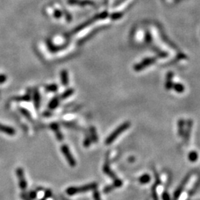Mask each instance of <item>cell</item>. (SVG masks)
Wrapping results in <instances>:
<instances>
[{
    "mask_svg": "<svg viewBox=\"0 0 200 200\" xmlns=\"http://www.w3.org/2000/svg\"><path fill=\"white\" fill-rule=\"evenodd\" d=\"M97 188V185L96 183H92L82 187H70L66 190V193L68 195H74L76 194H80V193H84L89 191L90 190H94Z\"/></svg>",
    "mask_w": 200,
    "mask_h": 200,
    "instance_id": "cell-1",
    "label": "cell"
},
{
    "mask_svg": "<svg viewBox=\"0 0 200 200\" xmlns=\"http://www.w3.org/2000/svg\"><path fill=\"white\" fill-rule=\"evenodd\" d=\"M130 122H127L123 123L122 125H121L120 126L118 127V128H116L108 138H107L106 141H105V144L106 145L111 144L113 142H114V140L118 137V136L120 135V134L124 131V130H127V129L130 127Z\"/></svg>",
    "mask_w": 200,
    "mask_h": 200,
    "instance_id": "cell-2",
    "label": "cell"
},
{
    "mask_svg": "<svg viewBox=\"0 0 200 200\" xmlns=\"http://www.w3.org/2000/svg\"><path fill=\"white\" fill-rule=\"evenodd\" d=\"M61 150H62V154H64L65 159H67V161H68V162L69 163V165L72 167L75 166L76 160L74 159V156H72L71 153L70 152V150H69L68 147L67 146V145H62L61 148Z\"/></svg>",
    "mask_w": 200,
    "mask_h": 200,
    "instance_id": "cell-3",
    "label": "cell"
},
{
    "mask_svg": "<svg viewBox=\"0 0 200 200\" xmlns=\"http://www.w3.org/2000/svg\"><path fill=\"white\" fill-rule=\"evenodd\" d=\"M16 176L19 179V188L22 190H26L27 188V182L24 176V171L21 168H18L16 170Z\"/></svg>",
    "mask_w": 200,
    "mask_h": 200,
    "instance_id": "cell-4",
    "label": "cell"
},
{
    "mask_svg": "<svg viewBox=\"0 0 200 200\" xmlns=\"http://www.w3.org/2000/svg\"><path fill=\"white\" fill-rule=\"evenodd\" d=\"M154 62V59H145L144 61H142L141 63H139V64L136 65L135 67H134V69H135V70H142L143 68H145V67L148 66V65L152 64Z\"/></svg>",
    "mask_w": 200,
    "mask_h": 200,
    "instance_id": "cell-5",
    "label": "cell"
},
{
    "mask_svg": "<svg viewBox=\"0 0 200 200\" xmlns=\"http://www.w3.org/2000/svg\"><path fill=\"white\" fill-rule=\"evenodd\" d=\"M0 131L5 133V134H8V135H15L16 131L14 128H10V127L8 126H5L4 125L0 124Z\"/></svg>",
    "mask_w": 200,
    "mask_h": 200,
    "instance_id": "cell-6",
    "label": "cell"
},
{
    "mask_svg": "<svg viewBox=\"0 0 200 200\" xmlns=\"http://www.w3.org/2000/svg\"><path fill=\"white\" fill-rule=\"evenodd\" d=\"M60 76H61V81L62 85L64 86H67L68 85V72L66 70H62L60 74Z\"/></svg>",
    "mask_w": 200,
    "mask_h": 200,
    "instance_id": "cell-7",
    "label": "cell"
},
{
    "mask_svg": "<svg viewBox=\"0 0 200 200\" xmlns=\"http://www.w3.org/2000/svg\"><path fill=\"white\" fill-rule=\"evenodd\" d=\"M50 128H51L53 130L55 131V134H56V138H57V139L59 140V141H62V140L63 139V136H62V135L61 132H59V126H58L56 124H52L51 126H50Z\"/></svg>",
    "mask_w": 200,
    "mask_h": 200,
    "instance_id": "cell-8",
    "label": "cell"
},
{
    "mask_svg": "<svg viewBox=\"0 0 200 200\" xmlns=\"http://www.w3.org/2000/svg\"><path fill=\"white\" fill-rule=\"evenodd\" d=\"M58 105H59V99H58V98H54V99L50 101L48 107L49 108L53 110V109H55L56 107L58 106Z\"/></svg>",
    "mask_w": 200,
    "mask_h": 200,
    "instance_id": "cell-9",
    "label": "cell"
},
{
    "mask_svg": "<svg viewBox=\"0 0 200 200\" xmlns=\"http://www.w3.org/2000/svg\"><path fill=\"white\" fill-rule=\"evenodd\" d=\"M74 89H68V90H66V91L64 92L62 94V95L61 96V99H67V98L69 97L70 96H71L73 94H74Z\"/></svg>",
    "mask_w": 200,
    "mask_h": 200,
    "instance_id": "cell-10",
    "label": "cell"
},
{
    "mask_svg": "<svg viewBox=\"0 0 200 200\" xmlns=\"http://www.w3.org/2000/svg\"><path fill=\"white\" fill-rule=\"evenodd\" d=\"M34 102H35V106L36 108H39L40 104V99H39V94L38 91L34 92Z\"/></svg>",
    "mask_w": 200,
    "mask_h": 200,
    "instance_id": "cell-11",
    "label": "cell"
},
{
    "mask_svg": "<svg viewBox=\"0 0 200 200\" xmlns=\"http://www.w3.org/2000/svg\"><path fill=\"white\" fill-rule=\"evenodd\" d=\"M57 89H58L57 85L55 84L48 85V86L46 87V90L47 91H49V92H55L57 90Z\"/></svg>",
    "mask_w": 200,
    "mask_h": 200,
    "instance_id": "cell-12",
    "label": "cell"
},
{
    "mask_svg": "<svg viewBox=\"0 0 200 200\" xmlns=\"http://www.w3.org/2000/svg\"><path fill=\"white\" fill-rule=\"evenodd\" d=\"M148 181H149V176L148 175H145L140 178V182L142 183H146L148 182Z\"/></svg>",
    "mask_w": 200,
    "mask_h": 200,
    "instance_id": "cell-13",
    "label": "cell"
},
{
    "mask_svg": "<svg viewBox=\"0 0 200 200\" xmlns=\"http://www.w3.org/2000/svg\"><path fill=\"white\" fill-rule=\"evenodd\" d=\"M91 134H92V139L94 140V142L97 141V136H96V133L95 132V130H94V128H92L91 129Z\"/></svg>",
    "mask_w": 200,
    "mask_h": 200,
    "instance_id": "cell-14",
    "label": "cell"
},
{
    "mask_svg": "<svg viewBox=\"0 0 200 200\" xmlns=\"http://www.w3.org/2000/svg\"><path fill=\"white\" fill-rule=\"evenodd\" d=\"M94 200H101V198H100L99 194L97 190H95L94 193Z\"/></svg>",
    "mask_w": 200,
    "mask_h": 200,
    "instance_id": "cell-15",
    "label": "cell"
},
{
    "mask_svg": "<svg viewBox=\"0 0 200 200\" xmlns=\"http://www.w3.org/2000/svg\"><path fill=\"white\" fill-rule=\"evenodd\" d=\"M21 112L22 113L23 115H25L26 117H28L30 119V114H29V112L27 110H25V109H21Z\"/></svg>",
    "mask_w": 200,
    "mask_h": 200,
    "instance_id": "cell-16",
    "label": "cell"
},
{
    "mask_svg": "<svg viewBox=\"0 0 200 200\" xmlns=\"http://www.w3.org/2000/svg\"><path fill=\"white\" fill-rule=\"evenodd\" d=\"M122 16V14H121V13H116V14H114V15L112 16V19H119L120 17H121V16Z\"/></svg>",
    "mask_w": 200,
    "mask_h": 200,
    "instance_id": "cell-17",
    "label": "cell"
},
{
    "mask_svg": "<svg viewBox=\"0 0 200 200\" xmlns=\"http://www.w3.org/2000/svg\"><path fill=\"white\" fill-rule=\"evenodd\" d=\"M36 192H34V191H31L30 193V194H29V196H28V197L30 198V199H34L36 198Z\"/></svg>",
    "mask_w": 200,
    "mask_h": 200,
    "instance_id": "cell-18",
    "label": "cell"
},
{
    "mask_svg": "<svg viewBox=\"0 0 200 200\" xmlns=\"http://www.w3.org/2000/svg\"><path fill=\"white\" fill-rule=\"evenodd\" d=\"M21 196H22V199L23 200H30V198L27 196L26 193H25V192H23L22 194H21Z\"/></svg>",
    "mask_w": 200,
    "mask_h": 200,
    "instance_id": "cell-19",
    "label": "cell"
},
{
    "mask_svg": "<svg viewBox=\"0 0 200 200\" xmlns=\"http://www.w3.org/2000/svg\"><path fill=\"white\" fill-rule=\"evenodd\" d=\"M90 144V138H87V139H85V141L84 142V145L85 147H88Z\"/></svg>",
    "mask_w": 200,
    "mask_h": 200,
    "instance_id": "cell-20",
    "label": "cell"
},
{
    "mask_svg": "<svg viewBox=\"0 0 200 200\" xmlns=\"http://www.w3.org/2000/svg\"><path fill=\"white\" fill-rule=\"evenodd\" d=\"M6 81V76L5 75H0V83H3Z\"/></svg>",
    "mask_w": 200,
    "mask_h": 200,
    "instance_id": "cell-21",
    "label": "cell"
},
{
    "mask_svg": "<svg viewBox=\"0 0 200 200\" xmlns=\"http://www.w3.org/2000/svg\"><path fill=\"white\" fill-rule=\"evenodd\" d=\"M47 197H48V195L45 196V198H44V199H41V200H45V199H47Z\"/></svg>",
    "mask_w": 200,
    "mask_h": 200,
    "instance_id": "cell-22",
    "label": "cell"
}]
</instances>
